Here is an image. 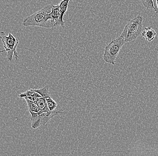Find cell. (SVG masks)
I'll return each mask as SVG.
<instances>
[{
	"mask_svg": "<svg viewBox=\"0 0 158 156\" xmlns=\"http://www.w3.org/2000/svg\"><path fill=\"white\" fill-rule=\"evenodd\" d=\"M54 5H49L37 12L27 17L23 23L24 26H40L45 28H54L55 22L51 19L49 14Z\"/></svg>",
	"mask_w": 158,
	"mask_h": 156,
	"instance_id": "1",
	"label": "cell"
},
{
	"mask_svg": "<svg viewBox=\"0 0 158 156\" xmlns=\"http://www.w3.org/2000/svg\"><path fill=\"white\" fill-rule=\"evenodd\" d=\"M143 17L138 15L133 19H129L120 35L126 42H129L137 39L143 30Z\"/></svg>",
	"mask_w": 158,
	"mask_h": 156,
	"instance_id": "2",
	"label": "cell"
},
{
	"mask_svg": "<svg viewBox=\"0 0 158 156\" xmlns=\"http://www.w3.org/2000/svg\"><path fill=\"white\" fill-rule=\"evenodd\" d=\"M125 43L124 39L120 36L112 40L105 48L104 61L110 65H115L116 58Z\"/></svg>",
	"mask_w": 158,
	"mask_h": 156,
	"instance_id": "3",
	"label": "cell"
},
{
	"mask_svg": "<svg viewBox=\"0 0 158 156\" xmlns=\"http://www.w3.org/2000/svg\"><path fill=\"white\" fill-rule=\"evenodd\" d=\"M0 36L5 49V50L1 52L4 51L7 52V59L10 62L12 61L13 55L16 60H18V54L16 51V48L19 44L18 39L15 38L10 32L9 33L8 36H6L4 32H2Z\"/></svg>",
	"mask_w": 158,
	"mask_h": 156,
	"instance_id": "4",
	"label": "cell"
},
{
	"mask_svg": "<svg viewBox=\"0 0 158 156\" xmlns=\"http://www.w3.org/2000/svg\"><path fill=\"white\" fill-rule=\"evenodd\" d=\"M45 99L47 103V106L50 112L54 113L56 115V116L58 114H63L64 113V110L62 109L60 105L52 98L51 96L46 98Z\"/></svg>",
	"mask_w": 158,
	"mask_h": 156,
	"instance_id": "5",
	"label": "cell"
},
{
	"mask_svg": "<svg viewBox=\"0 0 158 156\" xmlns=\"http://www.w3.org/2000/svg\"><path fill=\"white\" fill-rule=\"evenodd\" d=\"M50 17H51V19L54 20L55 22V27H62V23H61V21H60V9L59 5H58L54 6L53 8H52L51 12L49 14Z\"/></svg>",
	"mask_w": 158,
	"mask_h": 156,
	"instance_id": "6",
	"label": "cell"
},
{
	"mask_svg": "<svg viewBox=\"0 0 158 156\" xmlns=\"http://www.w3.org/2000/svg\"><path fill=\"white\" fill-rule=\"evenodd\" d=\"M41 97L42 96L38 93L35 92L31 89L25 92L22 93L19 95V97L21 99L23 98L24 99H27L34 102V103H35L38 99Z\"/></svg>",
	"mask_w": 158,
	"mask_h": 156,
	"instance_id": "7",
	"label": "cell"
},
{
	"mask_svg": "<svg viewBox=\"0 0 158 156\" xmlns=\"http://www.w3.org/2000/svg\"><path fill=\"white\" fill-rule=\"evenodd\" d=\"M69 2H70V0H64V1H61L59 5V9H60V14H61L60 21L62 23V27L64 28H65V23L64 20V15L68 10Z\"/></svg>",
	"mask_w": 158,
	"mask_h": 156,
	"instance_id": "8",
	"label": "cell"
},
{
	"mask_svg": "<svg viewBox=\"0 0 158 156\" xmlns=\"http://www.w3.org/2000/svg\"><path fill=\"white\" fill-rule=\"evenodd\" d=\"M142 36L145 38L148 42H151L155 39L156 32L151 27H148L145 28V30L142 32Z\"/></svg>",
	"mask_w": 158,
	"mask_h": 156,
	"instance_id": "9",
	"label": "cell"
},
{
	"mask_svg": "<svg viewBox=\"0 0 158 156\" xmlns=\"http://www.w3.org/2000/svg\"><path fill=\"white\" fill-rule=\"evenodd\" d=\"M35 103L37 104V106L40 109V111L38 113H37L39 115H40L44 112H50L48 106H47L46 99L42 97L40 98L35 101Z\"/></svg>",
	"mask_w": 158,
	"mask_h": 156,
	"instance_id": "10",
	"label": "cell"
},
{
	"mask_svg": "<svg viewBox=\"0 0 158 156\" xmlns=\"http://www.w3.org/2000/svg\"><path fill=\"white\" fill-rule=\"evenodd\" d=\"M31 114V127L33 129H37L39 128L41 125V119L40 116L36 112H30Z\"/></svg>",
	"mask_w": 158,
	"mask_h": 156,
	"instance_id": "11",
	"label": "cell"
},
{
	"mask_svg": "<svg viewBox=\"0 0 158 156\" xmlns=\"http://www.w3.org/2000/svg\"><path fill=\"white\" fill-rule=\"evenodd\" d=\"M35 92L38 93L42 97L46 99L50 96V93L49 91V87L48 85L45 86L44 87L39 89H31Z\"/></svg>",
	"mask_w": 158,
	"mask_h": 156,
	"instance_id": "12",
	"label": "cell"
},
{
	"mask_svg": "<svg viewBox=\"0 0 158 156\" xmlns=\"http://www.w3.org/2000/svg\"><path fill=\"white\" fill-rule=\"evenodd\" d=\"M25 99L27 103L28 110H29L30 112L38 113L39 112L40 109L35 103L32 101L29 100V99Z\"/></svg>",
	"mask_w": 158,
	"mask_h": 156,
	"instance_id": "13",
	"label": "cell"
},
{
	"mask_svg": "<svg viewBox=\"0 0 158 156\" xmlns=\"http://www.w3.org/2000/svg\"><path fill=\"white\" fill-rule=\"evenodd\" d=\"M141 2L147 10L153 9L154 10L155 7L153 1H141Z\"/></svg>",
	"mask_w": 158,
	"mask_h": 156,
	"instance_id": "14",
	"label": "cell"
},
{
	"mask_svg": "<svg viewBox=\"0 0 158 156\" xmlns=\"http://www.w3.org/2000/svg\"><path fill=\"white\" fill-rule=\"evenodd\" d=\"M153 2H154V7H155L154 11L156 12V13L158 14V0H154L153 1Z\"/></svg>",
	"mask_w": 158,
	"mask_h": 156,
	"instance_id": "15",
	"label": "cell"
}]
</instances>
